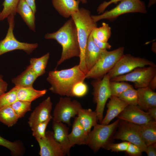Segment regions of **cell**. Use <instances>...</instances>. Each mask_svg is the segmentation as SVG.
<instances>
[{
    "label": "cell",
    "instance_id": "obj_1",
    "mask_svg": "<svg viewBox=\"0 0 156 156\" xmlns=\"http://www.w3.org/2000/svg\"><path fill=\"white\" fill-rule=\"evenodd\" d=\"M44 38L46 39L55 40L62 47L61 56L57 63V66L72 57H79L80 51L77 31L72 18L66 22L57 31L47 34Z\"/></svg>",
    "mask_w": 156,
    "mask_h": 156
},
{
    "label": "cell",
    "instance_id": "obj_2",
    "mask_svg": "<svg viewBox=\"0 0 156 156\" xmlns=\"http://www.w3.org/2000/svg\"><path fill=\"white\" fill-rule=\"evenodd\" d=\"M85 75L77 65L67 69L49 71L47 79L51 85L49 90L53 93L71 97L73 87L77 83L84 81Z\"/></svg>",
    "mask_w": 156,
    "mask_h": 156
},
{
    "label": "cell",
    "instance_id": "obj_3",
    "mask_svg": "<svg viewBox=\"0 0 156 156\" xmlns=\"http://www.w3.org/2000/svg\"><path fill=\"white\" fill-rule=\"evenodd\" d=\"M70 16L75 22L77 31L80 51L78 65L86 75L87 71L85 61V50L89 36L93 29L97 27V24L92 17L90 11L83 8H79Z\"/></svg>",
    "mask_w": 156,
    "mask_h": 156
},
{
    "label": "cell",
    "instance_id": "obj_4",
    "mask_svg": "<svg viewBox=\"0 0 156 156\" xmlns=\"http://www.w3.org/2000/svg\"><path fill=\"white\" fill-rule=\"evenodd\" d=\"M119 120L118 119L110 124H96L88 135L87 145L95 153L101 148L105 149L112 142Z\"/></svg>",
    "mask_w": 156,
    "mask_h": 156
},
{
    "label": "cell",
    "instance_id": "obj_5",
    "mask_svg": "<svg viewBox=\"0 0 156 156\" xmlns=\"http://www.w3.org/2000/svg\"><path fill=\"white\" fill-rule=\"evenodd\" d=\"M124 50L122 47L110 51L104 50L94 66L85 75V79H102L111 70L124 54Z\"/></svg>",
    "mask_w": 156,
    "mask_h": 156
},
{
    "label": "cell",
    "instance_id": "obj_6",
    "mask_svg": "<svg viewBox=\"0 0 156 156\" xmlns=\"http://www.w3.org/2000/svg\"><path fill=\"white\" fill-rule=\"evenodd\" d=\"M147 12L144 2L141 0H122L115 8L106 11L99 15H91L96 23L103 19L113 20L122 14L129 13H146Z\"/></svg>",
    "mask_w": 156,
    "mask_h": 156
},
{
    "label": "cell",
    "instance_id": "obj_7",
    "mask_svg": "<svg viewBox=\"0 0 156 156\" xmlns=\"http://www.w3.org/2000/svg\"><path fill=\"white\" fill-rule=\"evenodd\" d=\"M110 79L107 74L101 79H94L91 82L94 103L96 104L95 112L101 124L103 118L105 107L107 100L111 96L109 88Z\"/></svg>",
    "mask_w": 156,
    "mask_h": 156
},
{
    "label": "cell",
    "instance_id": "obj_8",
    "mask_svg": "<svg viewBox=\"0 0 156 156\" xmlns=\"http://www.w3.org/2000/svg\"><path fill=\"white\" fill-rule=\"evenodd\" d=\"M14 17V16L11 14L7 17L9 27L6 36L3 40L0 41V55L16 50H23L29 54L38 47L37 43L21 42L16 39L13 33Z\"/></svg>",
    "mask_w": 156,
    "mask_h": 156
},
{
    "label": "cell",
    "instance_id": "obj_9",
    "mask_svg": "<svg viewBox=\"0 0 156 156\" xmlns=\"http://www.w3.org/2000/svg\"><path fill=\"white\" fill-rule=\"evenodd\" d=\"M149 66H156L153 62L145 58L124 54L107 74L110 79L128 73L137 67Z\"/></svg>",
    "mask_w": 156,
    "mask_h": 156
},
{
    "label": "cell",
    "instance_id": "obj_10",
    "mask_svg": "<svg viewBox=\"0 0 156 156\" xmlns=\"http://www.w3.org/2000/svg\"><path fill=\"white\" fill-rule=\"evenodd\" d=\"M82 107L77 100H72L70 97H61L53 110V121L71 125V119L77 115L79 110Z\"/></svg>",
    "mask_w": 156,
    "mask_h": 156
},
{
    "label": "cell",
    "instance_id": "obj_11",
    "mask_svg": "<svg viewBox=\"0 0 156 156\" xmlns=\"http://www.w3.org/2000/svg\"><path fill=\"white\" fill-rule=\"evenodd\" d=\"M156 66H149L137 67L128 73L112 78L110 81L132 82L135 88L137 89L146 87L156 75Z\"/></svg>",
    "mask_w": 156,
    "mask_h": 156
},
{
    "label": "cell",
    "instance_id": "obj_12",
    "mask_svg": "<svg viewBox=\"0 0 156 156\" xmlns=\"http://www.w3.org/2000/svg\"><path fill=\"white\" fill-rule=\"evenodd\" d=\"M113 138L135 144L143 152H144L147 146L141 137L139 125L122 120H120Z\"/></svg>",
    "mask_w": 156,
    "mask_h": 156
},
{
    "label": "cell",
    "instance_id": "obj_13",
    "mask_svg": "<svg viewBox=\"0 0 156 156\" xmlns=\"http://www.w3.org/2000/svg\"><path fill=\"white\" fill-rule=\"evenodd\" d=\"M116 117L120 120L138 125L154 120L147 112L141 109L138 105H128Z\"/></svg>",
    "mask_w": 156,
    "mask_h": 156
},
{
    "label": "cell",
    "instance_id": "obj_14",
    "mask_svg": "<svg viewBox=\"0 0 156 156\" xmlns=\"http://www.w3.org/2000/svg\"><path fill=\"white\" fill-rule=\"evenodd\" d=\"M40 147L39 154L41 156H64L66 154L60 144L53 137V132L46 131L44 139L36 140Z\"/></svg>",
    "mask_w": 156,
    "mask_h": 156
},
{
    "label": "cell",
    "instance_id": "obj_15",
    "mask_svg": "<svg viewBox=\"0 0 156 156\" xmlns=\"http://www.w3.org/2000/svg\"><path fill=\"white\" fill-rule=\"evenodd\" d=\"M53 104L49 96L38 106L31 113L28 123L31 128L37 124L44 121L53 116L51 114Z\"/></svg>",
    "mask_w": 156,
    "mask_h": 156
},
{
    "label": "cell",
    "instance_id": "obj_16",
    "mask_svg": "<svg viewBox=\"0 0 156 156\" xmlns=\"http://www.w3.org/2000/svg\"><path fill=\"white\" fill-rule=\"evenodd\" d=\"M52 128L54 138L61 145L66 155L69 156L72 146L68 138L69 128L63 123L54 121Z\"/></svg>",
    "mask_w": 156,
    "mask_h": 156
},
{
    "label": "cell",
    "instance_id": "obj_17",
    "mask_svg": "<svg viewBox=\"0 0 156 156\" xmlns=\"http://www.w3.org/2000/svg\"><path fill=\"white\" fill-rule=\"evenodd\" d=\"M109 99L107 104V109L106 114L101 123L102 124H109L128 105L118 97L111 96Z\"/></svg>",
    "mask_w": 156,
    "mask_h": 156
},
{
    "label": "cell",
    "instance_id": "obj_18",
    "mask_svg": "<svg viewBox=\"0 0 156 156\" xmlns=\"http://www.w3.org/2000/svg\"><path fill=\"white\" fill-rule=\"evenodd\" d=\"M105 50L100 49L95 44L91 33L87 41L85 54V64L87 72L94 66Z\"/></svg>",
    "mask_w": 156,
    "mask_h": 156
},
{
    "label": "cell",
    "instance_id": "obj_19",
    "mask_svg": "<svg viewBox=\"0 0 156 156\" xmlns=\"http://www.w3.org/2000/svg\"><path fill=\"white\" fill-rule=\"evenodd\" d=\"M138 106L143 111L156 107V93L148 86L137 89Z\"/></svg>",
    "mask_w": 156,
    "mask_h": 156
},
{
    "label": "cell",
    "instance_id": "obj_20",
    "mask_svg": "<svg viewBox=\"0 0 156 156\" xmlns=\"http://www.w3.org/2000/svg\"><path fill=\"white\" fill-rule=\"evenodd\" d=\"M88 135L79 122L77 117H75L72 125L71 131L69 133L70 144L73 147L75 145H86Z\"/></svg>",
    "mask_w": 156,
    "mask_h": 156
},
{
    "label": "cell",
    "instance_id": "obj_21",
    "mask_svg": "<svg viewBox=\"0 0 156 156\" xmlns=\"http://www.w3.org/2000/svg\"><path fill=\"white\" fill-rule=\"evenodd\" d=\"M53 6L58 13L65 18H68L79 8V0H52Z\"/></svg>",
    "mask_w": 156,
    "mask_h": 156
},
{
    "label": "cell",
    "instance_id": "obj_22",
    "mask_svg": "<svg viewBox=\"0 0 156 156\" xmlns=\"http://www.w3.org/2000/svg\"><path fill=\"white\" fill-rule=\"evenodd\" d=\"M77 115L79 122L88 135L92 127L97 124L98 120L96 112L90 109L81 107L79 110Z\"/></svg>",
    "mask_w": 156,
    "mask_h": 156
},
{
    "label": "cell",
    "instance_id": "obj_23",
    "mask_svg": "<svg viewBox=\"0 0 156 156\" xmlns=\"http://www.w3.org/2000/svg\"><path fill=\"white\" fill-rule=\"evenodd\" d=\"M38 77L29 65L19 75L12 79V82L17 88L33 87V83Z\"/></svg>",
    "mask_w": 156,
    "mask_h": 156
},
{
    "label": "cell",
    "instance_id": "obj_24",
    "mask_svg": "<svg viewBox=\"0 0 156 156\" xmlns=\"http://www.w3.org/2000/svg\"><path fill=\"white\" fill-rule=\"evenodd\" d=\"M16 13L21 15L29 28L35 31V14L25 0H19L17 8Z\"/></svg>",
    "mask_w": 156,
    "mask_h": 156
},
{
    "label": "cell",
    "instance_id": "obj_25",
    "mask_svg": "<svg viewBox=\"0 0 156 156\" xmlns=\"http://www.w3.org/2000/svg\"><path fill=\"white\" fill-rule=\"evenodd\" d=\"M139 128L141 137L146 146L156 143V121L139 125Z\"/></svg>",
    "mask_w": 156,
    "mask_h": 156
},
{
    "label": "cell",
    "instance_id": "obj_26",
    "mask_svg": "<svg viewBox=\"0 0 156 156\" xmlns=\"http://www.w3.org/2000/svg\"><path fill=\"white\" fill-rule=\"evenodd\" d=\"M47 90H38L33 87L17 88V96L19 100L31 102L43 96Z\"/></svg>",
    "mask_w": 156,
    "mask_h": 156
},
{
    "label": "cell",
    "instance_id": "obj_27",
    "mask_svg": "<svg viewBox=\"0 0 156 156\" xmlns=\"http://www.w3.org/2000/svg\"><path fill=\"white\" fill-rule=\"evenodd\" d=\"M18 118L11 106L0 108V122L8 127L15 124Z\"/></svg>",
    "mask_w": 156,
    "mask_h": 156
},
{
    "label": "cell",
    "instance_id": "obj_28",
    "mask_svg": "<svg viewBox=\"0 0 156 156\" xmlns=\"http://www.w3.org/2000/svg\"><path fill=\"white\" fill-rule=\"evenodd\" d=\"M49 56V53H48L40 57L30 58V65L38 77L43 75L45 73Z\"/></svg>",
    "mask_w": 156,
    "mask_h": 156
},
{
    "label": "cell",
    "instance_id": "obj_29",
    "mask_svg": "<svg viewBox=\"0 0 156 156\" xmlns=\"http://www.w3.org/2000/svg\"><path fill=\"white\" fill-rule=\"evenodd\" d=\"M0 145L8 149L14 156H21L25 152V148L20 141H10L0 136Z\"/></svg>",
    "mask_w": 156,
    "mask_h": 156
},
{
    "label": "cell",
    "instance_id": "obj_30",
    "mask_svg": "<svg viewBox=\"0 0 156 156\" xmlns=\"http://www.w3.org/2000/svg\"><path fill=\"white\" fill-rule=\"evenodd\" d=\"M20 0H4L2 11L0 12V21L4 20L10 14L14 16L16 13L17 8Z\"/></svg>",
    "mask_w": 156,
    "mask_h": 156
},
{
    "label": "cell",
    "instance_id": "obj_31",
    "mask_svg": "<svg viewBox=\"0 0 156 156\" xmlns=\"http://www.w3.org/2000/svg\"><path fill=\"white\" fill-rule=\"evenodd\" d=\"M92 33L101 41L107 42L111 36V28L108 24L103 23L101 27L94 28Z\"/></svg>",
    "mask_w": 156,
    "mask_h": 156
},
{
    "label": "cell",
    "instance_id": "obj_32",
    "mask_svg": "<svg viewBox=\"0 0 156 156\" xmlns=\"http://www.w3.org/2000/svg\"><path fill=\"white\" fill-rule=\"evenodd\" d=\"M118 97L128 105H138V90L134 89L133 87L130 88L125 91Z\"/></svg>",
    "mask_w": 156,
    "mask_h": 156
},
{
    "label": "cell",
    "instance_id": "obj_33",
    "mask_svg": "<svg viewBox=\"0 0 156 156\" xmlns=\"http://www.w3.org/2000/svg\"><path fill=\"white\" fill-rule=\"evenodd\" d=\"M17 88L16 86L7 92L0 95V108L11 106L17 100Z\"/></svg>",
    "mask_w": 156,
    "mask_h": 156
},
{
    "label": "cell",
    "instance_id": "obj_34",
    "mask_svg": "<svg viewBox=\"0 0 156 156\" xmlns=\"http://www.w3.org/2000/svg\"><path fill=\"white\" fill-rule=\"evenodd\" d=\"M11 106L19 119L24 117L27 112L31 110V102L18 100Z\"/></svg>",
    "mask_w": 156,
    "mask_h": 156
},
{
    "label": "cell",
    "instance_id": "obj_35",
    "mask_svg": "<svg viewBox=\"0 0 156 156\" xmlns=\"http://www.w3.org/2000/svg\"><path fill=\"white\" fill-rule=\"evenodd\" d=\"M109 86L111 96L118 97L127 89L133 87L132 85L124 81H110Z\"/></svg>",
    "mask_w": 156,
    "mask_h": 156
},
{
    "label": "cell",
    "instance_id": "obj_36",
    "mask_svg": "<svg viewBox=\"0 0 156 156\" xmlns=\"http://www.w3.org/2000/svg\"><path fill=\"white\" fill-rule=\"evenodd\" d=\"M52 119V118H50L44 121L37 124L31 128L32 131V135L36 140L45 138L46 128Z\"/></svg>",
    "mask_w": 156,
    "mask_h": 156
},
{
    "label": "cell",
    "instance_id": "obj_37",
    "mask_svg": "<svg viewBox=\"0 0 156 156\" xmlns=\"http://www.w3.org/2000/svg\"><path fill=\"white\" fill-rule=\"evenodd\" d=\"M88 90V86L84 81H79L73 87L71 93V97H83L87 94Z\"/></svg>",
    "mask_w": 156,
    "mask_h": 156
},
{
    "label": "cell",
    "instance_id": "obj_38",
    "mask_svg": "<svg viewBox=\"0 0 156 156\" xmlns=\"http://www.w3.org/2000/svg\"><path fill=\"white\" fill-rule=\"evenodd\" d=\"M129 143L127 141H123L117 143L112 142L108 144L105 149L110 151L112 152H125L128 148Z\"/></svg>",
    "mask_w": 156,
    "mask_h": 156
},
{
    "label": "cell",
    "instance_id": "obj_39",
    "mask_svg": "<svg viewBox=\"0 0 156 156\" xmlns=\"http://www.w3.org/2000/svg\"><path fill=\"white\" fill-rule=\"evenodd\" d=\"M125 152L129 156H140L142 155L143 151L139 146L130 142L128 148Z\"/></svg>",
    "mask_w": 156,
    "mask_h": 156
},
{
    "label": "cell",
    "instance_id": "obj_40",
    "mask_svg": "<svg viewBox=\"0 0 156 156\" xmlns=\"http://www.w3.org/2000/svg\"><path fill=\"white\" fill-rule=\"evenodd\" d=\"M122 0H110L106 1H104L100 4L98 6L97 11L98 14L103 13L104 12L105 9L109 5L112 4H116L118 2Z\"/></svg>",
    "mask_w": 156,
    "mask_h": 156
},
{
    "label": "cell",
    "instance_id": "obj_41",
    "mask_svg": "<svg viewBox=\"0 0 156 156\" xmlns=\"http://www.w3.org/2000/svg\"><path fill=\"white\" fill-rule=\"evenodd\" d=\"M94 41L96 45L100 49H110L111 45L107 42H104L99 40L95 36L92 35Z\"/></svg>",
    "mask_w": 156,
    "mask_h": 156
},
{
    "label": "cell",
    "instance_id": "obj_42",
    "mask_svg": "<svg viewBox=\"0 0 156 156\" xmlns=\"http://www.w3.org/2000/svg\"><path fill=\"white\" fill-rule=\"evenodd\" d=\"M144 152L148 156H156V143H153L147 146Z\"/></svg>",
    "mask_w": 156,
    "mask_h": 156
},
{
    "label": "cell",
    "instance_id": "obj_43",
    "mask_svg": "<svg viewBox=\"0 0 156 156\" xmlns=\"http://www.w3.org/2000/svg\"><path fill=\"white\" fill-rule=\"evenodd\" d=\"M8 84L3 79V76L0 74V95L7 90Z\"/></svg>",
    "mask_w": 156,
    "mask_h": 156
},
{
    "label": "cell",
    "instance_id": "obj_44",
    "mask_svg": "<svg viewBox=\"0 0 156 156\" xmlns=\"http://www.w3.org/2000/svg\"><path fill=\"white\" fill-rule=\"evenodd\" d=\"M148 113L151 117L156 121V107L150 108L147 111Z\"/></svg>",
    "mask_w": 156,
    "mask_h": 156
},
{
    "label": "cell",
    "instance_id": "obj_45",
    "mask_svg": "<svg viewBox=\"0 0 156 156\" xmlns=\"http://www.w3.org/2000/svg\"><path fill=\"white\" fill-rule=\"evenodd\" d=\"M31 8L34 13L35 14L36 12V6L35 0H25Z\"/></svg>",
    "mask_w": 156,
    "mask_h": 156
},
{
    "label": "cell",
    "instance_id": "obj_46",
    "mask_svg": "<svg viewBox=\"0 0 156 156\" xmlns=\"http://www.w3.org/2000/svg\"><path fill=\"white\" fill-rule=\"evenodd\" d=\"M148 87L152 90L155 91L156 89V75L150 81Z\"/></svg>",
    "mask_w": 156,
    "mask_h": 156
},
{
    "label": "cell",
    "instance_id": "obj_47",
    "mask_svg": "<svg viewBox=\"0 0 156 156\" xmlns=\"http://www.w3.org/2000/svg\"><path fill=\"white\" fill-rule=\"evenodd\" d=\"M156 2V0H150L148 4V6L150 7L152 5L155 4Z\"/></svg>",
    "mask_w": 156,
    "mask_h": 156
},
{
    "label": "cell",
    "instance_id": "obj_48",
    "mask_svg": "<svg viewBox=\"0 0 156 156\" xmlns=\"http://www.w3.org/2000/svg\"><path fill=\"white\" fill-rule=\"evenodd\" d=\"M155 47H156V44L155 43H153L152 46V50L153 52L156 53V49H155Z\"/></svg>",
    "mask_w": 156,
    "mask_h": 156
},
{
    "label": "cell",
    "instance_id": "obj_49",
    "mask_svg": "<svg viewBox=\"0 0 156 156\" xmlns=\"http://www.w3.org/2000/svg\"><path fill=\"white\" fill-rule=\"evenodd\" d=\"M80 2L83 3H86L87 2V0H79Z\"/></svg>",
    "mask_w": 156,
    "mask_h": 156
},
{
    "label": "cell",
    "instance_id": "obj_50",
    "mask_svg": "<svg viewBox=\"0 0 156 156\" xmlns=\"http://www.w3.org/2000/svg\"></svg>",
    "mask_w": 156,
    "mask_h": 156
}]
</instances>
